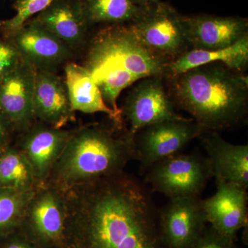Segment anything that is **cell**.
<instances>
[{
  "mask_svg": "<svg viewBox=\"0 0 248 248\" xmlns=\"http://www.w3.org/2000/svg\"><path fill=\"white\" fill-rule=\"evenodd\" d=\"M0 248H37L18 230L0 239Z\"/></svg>",
  "mask_w": 248,
  "mask_h": 248,
  "instance_id": "28",
  "label": "cell"
},
{
  "mask_svg": "<svg viewBox=\"0 0 248 248\" xmlns=\"http://www.w3.org/2000/svg\"><path fill=\"white\" fill-rule=\"evenodd\" d=\"M16 133L17 132L13 124L0 111V148L12 144Z\"/></svg>",
  "mask_w": 248,
  "mask_h": 248,
  "instance_id": "29",
  "label": "cell"
},
{
  "mask_svg": "<svg viewBox=\"0 0 248 248\" xmlns=\"http://www.w3.org/2000/svg\"><path fill=\"white\" fill-rule=\"evenodd\" d=\"M206 223L200 197L170 199L159 209L160 234L166 248H193Z\"/></svg>",
  "mask_w": 248,
  "mask_h": 248,
  "instance_id": "10",
  "label": "cell"
},
{
  "mask_svg": "<svg viewBox=\"0 0 248 248\" xmlns=\"http://www.w3.org/2000/svg\"><path fill=\"white\" fill-rule=\"evenodd\" d=\"M130 25L142 45L170 62L190 48L184 16L167 3L146 6Z\"/></svg>",
  "mask_w": 248,
  "mask_h": 248,
  "instance_id": "7",
  "label": "cell"
},
{
  "mask_svg": "<svg viewBox=\"0 0 248 248\" xmlns=\"http://www.w3.org/2000/svg\"><path fill=\"white\" fill-rule=\"evenodd\" d=\"M55 0H16L13 4L15 15L9 19L0 21V32L10 39L28 21L46 9Z\"/></svg>",
  "mask_w": 248,
  "mask_h": 248,
  "instance_id": "25",
  "label": "cell"
},
{
  "mask_svg": "<svg viewBox=\"0 0 248 248\" xmlns=\"http://www.w3.org/2000/svg\"><path fill=\"white\" fill-rule=\"evenodd\" d=\"M203 133L192 118L166 121L143 128L134 137L135 160L140 161V172H146L160 160L180 153Z\"/></svg>",
  "mask_w": 248,
  "mask_h": 248,
  "instance_id": "8",
  "label": "cell"
},
{
  "mask_svg": "<svg viewBox=\"0 0 248 248\" xmlns=\"http://www.w3.org/2000/svg\"><path fill=\"white\" fill-rule=\"evenodd\" d=\"M92 76L100 90L106 104L116 115L123 119L117 99L124 90L140 79L125 71H106Z\"/></svg>",
  "mask_w": 248,
  "mask_h": 248,
  "instance_id": "24",
  "label": "cell"
},
{
  "mask_svg": "<svg viewBox=\"0 0 248 248\" xmlns=\"http://www.w3.org/2000/svg\"><path fill=\"white\" fill-rule=\"evenodd\" d=\"M41 184L29 160L15 144L0 153V187L19 191L35 190Z\"/></svg>",
  "mask_w": 248,
  "mask_h": 248,
  "instance_id": "21",
  "label": "cell"
},
{
  "mask_svg": "<svg viewBox=\"0 0 248 248\" xmlns=\"http://www.w3.org/2000/svg\"><path fill=\"white\" fill-rule=\"evenodd\" d=\"M213 171L205 156L197 153L171 155L146 172V184L152 192L170 199L200 197Z\"/></svg>",
  "mask_w": 248,
  "mask_h": 248,
  "instance_id": "6",
  "label": "cell"
},
{
  "mask_svg": "<svg viewBox=\"0 0 248 248\" xmlns=\"http://www.w3.org/2000/svg\"><path fill=\"white\" fill-rule=\"evenodd\" d=\"M22 61V55L12 42L0 37V79L14 71Z\"/></svg>",
  "mask_w": 248,
  "mask_h": 248,
  "instance_id": "26",
  "label": "cell"
},
{
  "mask_svg": "<svg viewBox=\"0 0 248 248\" xmlns=\"http://www.w3.org/2000/svg\"><path fill=\"white\" fill-rule=\"evenodd\" d=\"M37 70L23 61L0 79V111L20 133L36 122L33 95Z\"/></svg>",
  "mask_w": 248,
  "mask_h": 248,
  "instance_id": "12",
  "label": "cell"
},
{
  "mask_svg": "<svg viewBox=\"0 0 248 248\" xmlns=\"http://www.w3.org/2000/svg\"><path fill=\"white\" fill-rule=\"evenodd\" d=\"M63 192L65 248H166L159 209L138 178L123 172Z\"/></svg>",
  "mask_w": 248,
  "mask_h": 248,
  "instance_id": "1",
  "label": "cell"
},
{
  "mask_svg": "<svg viewBox=\"0 0 248 248\" xmlns=\"http://www.w3.org/2000/svg\"><path fill=\"white\" fill-rule=\"evenodd\" d=\"M217 182V192L203 207L207 223L217 232L236 239L240 230L248 226V189L223 182Z\"/></svg>",
  "mask_w": 248,
  "mask_h": 248,
  "instance_id": "14",
  "label": "cell"
},
{
  "mask_svg": "<svg viewBox=\"0 0 248 248\" xmlns=\"http://www.w3.org/2000/svg\"><path fill=\"white\" fill-rule=\"evenodd\" d=\"M186 39L194 50H216L234 45L248 35V20L241 17L184 16Z\"/></svg>",
  "mask_w": 248,
  "mask_h": 248,
  "instance_id": "15",
  "label": "cell"
},
{
  "mask_svg": "<svg viewBox=\"0 0 248 248\" xmlns=\"http://www.w3.org/2000/svg\"><path fill=\"white\" fill-rule=\"evenodd\" d=\"M133 159L134 137L126 127L89 124L73 130L45 184L68 190L120 174Z\"/></svg>",
  "mask_w": 248,
  "mask_h": 248,
  "instance_id": "3",
  "label": "cell"
},
{
  "mask_svg": "<svg viewBox=\"0 0 248 248\" xmlns=\"http://www.w3.org/2000/svg\"><path fill=\"white\" fill-rule=\"evenodd\" d=\"M32 19L72 50L84 45L90 27L82 0H55Z\"/></svg>",
  "mask_w": 248,
  "mask_h": 248,
  "instance_id": "18",
  "label": "cell"
},
{
  "mask_svg": "<svg viewBox=\"0 0 248 248\" xmlns=\"http://www.w3.org/2000/svg\"><path fill=\"white\" fill-rule=\"evenodd\" d=\"M5 148H6V147H5ZM4 148H0V153H1V152L2 151V150L4 149Z\"/></svg>",
  "mask_w": 248,
  "mask_h": 248,
  "instance_id": "31",
  "label": "cell"
},
{
  "mask_svg": "<svg viewBox=\"0 0 248 248\" xmlns=\"http://www.w3.org/2000/svg\"><path fill=\"white\" fill-rule=\"evenodd\" d=\"M64 80L72 109L84 113L106 114L115 125L125 128L124 120L108 107L91 72L85 66L68 62L64 65Z\"/></svg>",
  "mask_w": 248,
  "mask_h": 248,
  "instance_id": "19",
  "label": "cell"
},
{
  "mask_svg": "<svg viewBox=\"0 0 248 248\" xmlns=\"http://www.w3.org/2000/svg\"><path fill=\"white\" fill-rule=\"evenodd\" d=\"M8 40L37 71L55 72L73 56V50L32 19Z\"/></svg>",
  "mask_w": 248,
  "mask_h": 248,
  "instance_id": "11",
  "label": "cell"
},
{
  "mask_svg": "<svg viewBox=\"0 0 248 248\" xmlns=\"http://www.w3.org/2000/svg\"><path fill=\"white\" fill-rule=\"evenodd\" d=\"M73 132L53 128L36 121L19 133L15 145L29 160L41 185L46 181Z\"/></svg>",
  "mask_w": 248,
  "mask_h": 248,
  "instance_id": "13",
  "label": "cell"
},
{
  "mask_svg": "<svg viewBox=\"0 0 248 248\" xmlns=\"http://www.w3.org/2000/svg\"><path fill=\"white\" fill-rule=\"evenodd\" d=\"M172 98L166 93L162 78L153 77L139 80L129 93L122 110L128 122L129 133L135 137L143 128L170 120H184L177 113Z\"/></svg>",
  "mask_w": 248,
  "mask_h": 248,
  "instance_id": "9",
  "label": "cell"
},
{
  "mask_svg": "<svg viewBox=\"0 0 248 248\" xmlns=\"http://www.w3.org/2000/svg\"><path fill=\"white\" fill-rule=\"evenodd\" d=\"M35 190L19 191L0 187V239L19 230L28 203Z\"/></svg>",
  "mask_w": 248,
  "mask_h": 248,
  "instance_id": "23",
  "label": "cell"
},
{
  "mask_svg": "<svg viewBox=\"0 0 248 248\" xmlns=\"http://www.w3.org/2000/svg\"><path fill=\"white\" fill-rule=\"evenodd\" d=\"M211 63H221L231 69L241 72L248 64V35L234 45L216 50L190 49L169 63V75L173 77Z\"/></svg>",
  "mask_w": 248,
  "mask_h": 248,
  "instance_id": "20",
  "label": "cell"
},
{
  "mask_svg": "<svg viewBox=\"0 0 248 248\" xmlns=\"http://www.w3.org/2000/svg\"><path fill=\"white\" fill-rule=\"evenodd\" d=\"M172 78L173 102L203 133L230 130L247 121L248 78L241 72L211 63Z\"/></svg>",
  "mask_w": 248,
  "mask_h": 248,
  "instance_id": "2",
  "label": "cell"
},
{
  "mask_svg": "<svg viewBox=\"0 0 248 248\" xmlns=\"http://www.w3.org/2000/svg\"><path fill=\"white\" fill-rule=\"evenodd\" d=\"M192 248H236L235 241L217 232L213 228H205Z\"/></svg>",
  "mask_w": 248,
  "mask_h": 248,
  "instance_id": "27",
  "label": "cell"
},
{
  "mask_svg": "<svg viewBox=\"0 0 248 248\" xmlns=\"http://www.w3.org/2000/svg\"><path fill=\"white\" fill-rule=\"evenodd\" d=\"M170 62L146 48L130 24H114L94 36L84 66L92 76L106 71H125L142 79L168 76Z\"/></svg>",
  "mask_w": 248,
  "mask_h": 248,
  "instance_id": "4",
  "label": "cell"
},
{
  "mask_svg": "<svg viewBox=\"0 0 248 248\" xmlns=\"http://www.w3.org/2000/svg\"><path fill=\"white\" fill-rule=\"evenodd\" d=\"M33 112L36 120L55 128L76 121L64 80L55 72L37 71Z\"/></svg>",
  "mask_w": 248,
  "mask_h": 248,
  "instance_id": "16",
  "label": "cell"
},
{
  "mask_svg": "<svg viewBox=\"0 0 248 248\" xmlns=\"http://www.w3.org/2000/svg\"><path fill=\"white\" fill-rule=\"evenodd\" d=\"M82 2L89 26L130 24L140 17L145 8L131 0H82Z\"/></svg>",
  "mask_w": 248,
  "mask_h": 248,
  "instance_id": "22",
  "label": "cell"
},
{
  "mask_svg": "<svg viewBox=\"0 0 248 248\" xmlns=\"http://www.w3.org/2000/svg\"><path fill=\"white\" fill-rule=\"evenodd\" d=\"M134 4L141 7H146V6H151V5L157 4L161 2L160 0H131Z\"/></svg>",
  "mask_w": 248,
  "mask_h": 248,
  "instance_id": "30",
  "label": "cell"
},
{
  "mask_svg": "<svg viewBox=\"0 0 248 248\" xmlns=\"http://www.w3.org/2000/svg\"><path fill=\"white\" fill-rule=\"evenodd\" d=\"M67 218L64 192L43 184L31 197L19 231L37 248H65Z\"/></svg>",
  "mask_w": 248,
  "mask_h": 248,
  "instance_id": "5",
  "label": "cell"
},
{
  "mask_svg": "<svg viewBox=\"0 0 248 248\" xmlns=\"http://www.w3.org/2000/svg\"><path fill=\"white\" fill-rule=\"evenodd\" d=\"M200 138L216 182L248 189V145L232 144L217 132H204Z\"/></svg>",
  "mask_w": 248,
  "mask_h": 248,
  "instance_id": "17",
  "label": "cell"
}]
</instances>
